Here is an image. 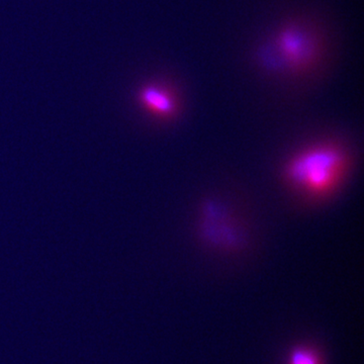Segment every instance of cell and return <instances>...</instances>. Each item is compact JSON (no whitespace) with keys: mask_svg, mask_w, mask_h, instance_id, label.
Masks as SVG:
<instances>
[{"mask_svg":"<svg viewBox=\"0 0 364 364\" xmlns=\"http://www.w3.org/2000/svg\"><path fill=\"white\" fill-rule=\"evenodd\" d=\"M344 165V154L338 148L317 146L294 157L287 166V176L306 193L323 195L336 186Z\"/></svg>","mask_w":364,"mask_h":364,"instance_id":"cell-1","label":"cell"},{"mask_svg":"<svg viewBox=\"0 0 364 364\" xmlns=\"http://www.w3.org/2000/svg\"><path fill=\"white\" fill-rule=\"evenodd\" d=\"M140 100L146 109L160 117H169L176 112V98L161 86L149 85L140 92Z\"/></svg>","mask_w":364,"mask_h":364,"instance_id":"cell-3","label":"cell"},{"mask_svg":"<svg viewBox=\"0 0 364 364\" xmlns=\"http://www.w3.org/2000/svg\"><path fill=\"white\" fill-rule=\"evenodd\" d=\"M289 364H321V361L313 349L299 348L291 353Z\"/></svg>","mask_w":364,"mask_h":364,"instance_id":"cell-4","label":"cell"},{"mask_svg":"<svg viewBox=\"0 0 364 364\" xmlns=\"http://www.w3.org/2000/svg\"><path fill=\"white\" fill-rule=\"evenodd\" d=\"M282 58L294 70H301L315 58V44L308 33L298 26H287L277 38Z\"/></svg>","mask_w":364,"mask_h":364,"instance_id":"cell-2","label":"cell"}]
</instances>
